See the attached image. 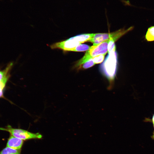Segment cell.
<instances>
[{"mask_svg": "<svg viewBox=\"0 0 154 154\" xmlns=\"http://www.w3.org/2000/svg\"></svg>", "mask_w": 154, "mask_h": 154, "instance_id": "obj_17", "label": "cell"}, {"mask_svg": "<svg viewBox=\"0 0 154 154\" xmlns=\"http://www.w3.org/2000/svg\"><path fill=\"white\" fill-rule=\"evenodd\" d=\"M117 31L111 33H98L94 34L92 37L88 41L92 42L93 45H97L113 37Z\"/></svg>", "mask_w": 154, "mask_h": 154, "instance_id": "obj_6", "label": "cell"}, {"mask_svg": "<svg viewBox=\"0 0 154 154\" xmlns=\"http://www.w3.org/2000/svg\"><path fill=\"white\" fill-rule=\"evenodd\" d=\"M109 54L102 69L103 74L111 82L114 79L116 70L117 57L115 50Z\"/></svg>", "mask_w": 154, "mask_h": 154, "instance_id": "obj_2", "label": "cell"}, {"mask_svg": "<svg viewBox=\"0 0 154 154\" xmlns=\"http://www.w3.org/2000/svg\"><path fill=\"white\" fill-rule=\"evenodd\" d=\"M90 46L86 44H80L77 46L73 51L82 52L88 50L91 48Z\"/></svg>", "mask_w": 154, "mask_h": 154, "instance_id": "obj_11", "label": "cell"}, {"mask_svg": "<svg viewBox=\"0 0 154 154\" xmlns=\"http://www.w3.org/2000/svg\"><path fill=\"white\" fill-rule=\"evenodd\" d=\"M21 150L13 149L6 147L0 152V154H21Z\"/></svg>", "mask_w": 154, "mask_h": 154, "instance_id": "obj_10", "label": "cell"}, {"mask_svg": "<svg viewBox=\"0 0 154 154\" xmlns=\"http://www.w3.org/2000/svg\"><path fill=\"white\" fill-rule=\"evenodd\" d=\"M81 44L71 37L66 40L56 42L50 45L52 49H59L64 52L73 51L75 48Z\"/></svg>", "mask_w": 154, "mask_h": 154, "instance_id": "obj_4", "label": "cell"}, {"mask_svg": "<svg viewBox=\"0 0 154 154\" xmlns=\"http://www.w3.org/2000/svg\"><path fill=\"white\" fill-rule=\"evenodd\" d=\"M120 1L122 2L125 6H130L131 5L130 4L129 1H125V0H120Z\"/></svg>", "mask_w": 154, "mask_h": 154, "instance_id": "obj_15", "label": "cell"}, {"mask_svg": "<svg viewBox=\"0 0 154 154\" xmlns=\"http://www.w3.org/2000/svg\"><path fill=\"white\" fill-rule=\"evenodd\" d=\"M145 38L148 41H154V26L148 28L145 35Z\"/></svg>", "mask_w": 154, "mask_h": 154, "instance_id": "obj_9", "label": "cell"}, {"mask_svg": "<svg viewBox=\"0 0 154 154\" xmlns=\"http://www.w3.org/2000/svg\"><path fill=\"white\" fill-rule=\"evenodd\" d=\"M23 143V140L10 135L6 144V147L21 150Z\"/></svg>", "mask_w": 154, "mask_h": 154, "instance_id": "obj_7", "label": "cell"}, {"mask_svg": "<svg viewBox=\"0 0 154 154\" xmlns=\"http://www.w3.org/2000/svg\"><path fill=\"white\" fill-rule=\"evenodd\" d=\"M0 130L7 131L10 135L23 140L40 139L42 137L38 133H33L22 129L13 128L9 125L5 127H0Z\"/></svg>", "mask_w": 154, "mask_h": 154, "instance_id": "obj_3", "label": "cell"}, {"mask_svg": "<svg viewBox=\"0 0 154 154\" xmlns=\"http://www.w3.org/2000/svg\"><path fill=\"white\" fill-rule=\"evenodd\" d=\"M115 41L112 37L109 39L108 46V52L110 54L113 50H116Z\"/></svg>", "mask_w": 154, "mask_h": 154, "instance_id": "obj_12", "label": "cell"}, {"mask_svg": "<svg viewBox=\"0 0 154 154\" xmlns=\"http://www.w3.org/2000/svg\"><path fill=\"white\" fill-rule=\"evenodd\" d=\"M109 39L100 44L91 46L87 50L83 57L76 64L75 66L78 68L84 62L100 54H106L108 52V44Z\"/></svg>", "mask_w": 154, "mask_h": 154, "instance_id": "obj_1", "label": "cell"}, {"mask_svg": "<svg viewBox=\"0 0 154 154\" xmlns=\"http://www.w3.org/2000/svg\"><path fill=\"white\" fill-rule=\"evenodd\" d=\"M95 64L92 59H91L84 62L83 64L82 67L84 69H87L92 66Z\"/></svg>", "mask_w": 154, "mask_h": 154, "instance_id": "obj_14", "label": "cell"}, {"mask_svg": "<svg viewBox=\"0 0 154 154\" xmlns=\"http://www.w3.org/2000/svg\"><path fill=\"white\" fill-rule=\"evenodd\" d=\"M13 65L12 62L9 63L4 70H0V98H3V90L10 76V71Z\"/></svg>", "mask_w": 154, "mask_h": 154, "instance_id": "obj_5", "label": "cell"}, {"mask_svg": "<svg viewBox=\"0 0 154 154\" xmlns=\"http://www.w3.org/2000/svg\"><path fill=\"white\" fill-rule=\"evenodd\" d=\"M152 123H153V127H154V114L153 115V117H152ZM152 138L153 139H154V132H153V134L152 136Z\"/></svg>", "mask_w": 154, "mask_h": 154, "instance_id": "obj_16", "label": "cell"}, {"mask_svg": "<svg viewBox=\"0 0 154 154\" xmlns=\"http://www.w3.org/2000/svg\"><path fill=\"white\" fill-rule=\"evenodd\" d=\"M105 55H99L94 57L92 59L95 64L100 63L103 61Z\"/></svg>", "mask_w": 154, "mask_h": 154, "instance_id": "obj_13", "label": "cell"}, {"mask_svg": "<svg viewBox=\"0 0 154 154\" xmlns=\"http://www.w3.org/2000/svg\"><path fill=\"white\" fill-rule=\"evenodd\" d=\"M94 34H84L78 35L72 38L81 44L88 41L93 36Z\"/></svg>", "mask_w": 154, "mask_h": 154, "instance_id": "obj_8", "label": "cell"}]
</instances>
